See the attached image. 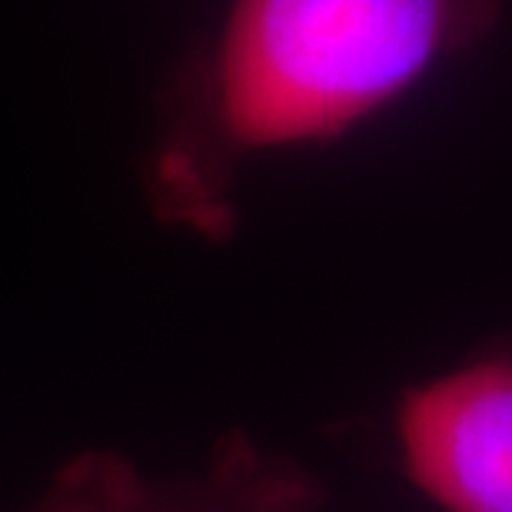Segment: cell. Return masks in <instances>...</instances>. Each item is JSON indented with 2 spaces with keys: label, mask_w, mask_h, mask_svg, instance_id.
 Masks as SVG:
<instances>
[{
  "label": "cell",
  "mask_w": 512,
  "mask_h": 512,
  "mask_svg": "<svg viewBox=\"0 0 512 512\" xmlns=\"http://www.w3.org/2000/svg\"><path fill=\"white\" fill-rule=\"evenodd\" d=\"M30 512H320V489L300 469L273 466L243 446L187 483H157L124 459L87 456Z\"/></svg>",
  "instance_id": "obj_3"
},
{
  "label": "cell",
  "mask_w": 512,
  "mask_h": 512,
  "mask_svg": "<svg viewBox=\"0 0 512 512\" xmlns=\"http://www.w3.org/2000/svg\"><path fill=\"white\" fill-rule=\"evenodd\" d=\"M396 446L443 512H512V330L409 389Z\"/></svg>",
  "instance_id": "obj_2"
},
{
  "label": "cell",
  "mask_w": 512,
  "mask_h": 512,
  "mask_svg": "<svg viewBox=\"0 0 512 512\" xmlns=\"http://www.w3.org/2000/svg\"><path fill=\"white\" fill-rule=\"evenodd\" d=\"M503 0H227L157 160L173 217L220 227L240 163L323 147L496 27Z\"/></svg>",
  "instance_id": "obj_1"
}]
</instances>
